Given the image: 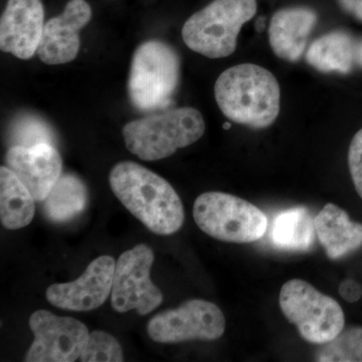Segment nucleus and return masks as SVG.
I'll list each match as a JSON object with an SVG mask.
<instances>
[{"label":"nucleus","mask_w":362,"mask_h":362,"mask_svg":"<svg viewBox=\"0 0 362 362\" xmlns=\"http://www.w3.org/2000/svg\"><path fill=\"white\" fill-rule=\"evenodd\" d=\"M45 26L42 0H8L0 21L1 51L21 59H32Z\"/></svg>","instance_id":"ddd939ff"},{"label":"nucleus","mask_w":362,"mask_h":362,"mask_svg":"<svg viewBox=\"0 0 362 362\" xmlns=\"http://www.w3.org/2000/svg\"><path fill=\"white\" fill-rule=\"evenodd\" d=\"M195 223L214 239L250 244L268 230L266 214L251 202L225 192H209L195 199Z\"/></svg>","instance_id":"423d86ee"},{"label":"nucleus","mask_w":362,"mask_h":362,"mask_svg":"<svg viewBox=\"0 0 362 362\" xmlns=\"http://www.w3.org/2000/svg\"><path fill=\"white\" fill-rule=\"evenodd\" d=\"M319 362H362V327L343 329L329 342L316 350Z\"/></svg>","instance_id":"4be33fe9"},{"label":"nucleus","mask_w":362,"mask_h":362,"mask_svg":"<svg viewBox=\"0 0 362 362\" xmlns=\"http://www.w3.org/2000/svg\"><path fill=\"white\" fill-rule=\"evenodd\" d=\"M357 64L362 68V42L358 45V49H357Z\"/></svg>","instance_id":"bb28decb"},{"label":"nucleus","mask_w":362,"mask_h":362,"mask_svg":"<svg viewBox=\"0 0 362 362\" xmlns=\"http://www.w3.org/2000/svg\"><path fill=\"white\" fill-rule=\"evenodd\" d=\"M92 18V9L85 0H70L63 13L45 23L37 54L47 65H63L77 58L80 32Z\"/></svg>","instance_id":"f8f14e48"},{"label":"nucleus","mask_w":362,"mask_h":362,"mask_svg":"<svg viewBox=\"0 0 362 362\" xmlns=\"http://www.w3.org/2000/svg\"><path fill=\"white\" fill-rule=\"evenodd\" d=\"M180 81V59L171 45L150 40L136 49L131 62L128 95L134 108L153 112L168 108Z\"/></svg>","instance_id":"20e7f679"},{"label":"nucleus","mask_w":362,"mask_h":362,"mask_svg":"<svg viewBox=\"0 0 362 362\" xmlns=\"http://www.w3.org/2000/svg\"><path fill=\"white\" fill-rule=\"evenodd\" d=\"M225 330L226 318L220 307L201 299L160 312L150 319L147 326L150 338L158 343L213 341L223 337Z\"/></svg>","instance_id":"1a4fd4ad"},{"label":"nucleus","mask_w":362,"mask_h":362,"mask_svg":"<svg viewBox=\"0 0 362 362\" xmlns=\"http://www.w3.org/2000/svg\"><path fill=\"white\" fill-rule=\"evenodd\" d=\"M6 166L28 187L33 199L44 202L62 175L63 161L52 144L32 147L13 146L6 156Z\"/></svg>","instance_id":"4468645a"},{"label":"nucleus","mask_w":362,"mask_h":362,"mask_svg":"<svg viewBox=\"0 0 362 362\" xmlns=\"http://www.w3.org/2000/svg\"><path fill=\"white\" fill-rule=\"evenodd\" d=\"M256 13V0H214L185 21L183 42L206 58H226L235 51L243 25Z\"/></svg>","instance_id":"39448f33"},{"label":"nucleus","mask_w":362,"mask_h":362,"mask_svg":"<svg viewBox=\"0 0 362 362\" xmlns=\"http://www.w3.org/2000/svg\"><path fill=\"white\" fill-rule=\"evenodd\" d=\"M115 266V259L112 257H99L90 262L77 280L49 286L45 297L54 307L66 310H95L111 295Z\"/></svg>","instance_id":"9b49d317"},{"label":"nucleus","mask_w":362,"mask_h":362,"mask_svg":"<svg viewBox=\"0 0 362 362\" xmlns=\"http://www.w3.org/2000/svg\"><path fill=\"white\" fill-rule=\"evenodd\" d=\"M35 335L25 361L73 362L80 358L89 338L87 326L73 317H59L47 310L35 311L30 318Z\"/></svg>","instance_id":"9d476101"},{"label":"nucleus","mask_w":362,"mask_h":362,"mask_svg":"<svg viewBox=\"0 0 362 362\" xmlns=\"http://www.w3.org/2000/svg\"><path fill=\"white\" fill-rule=\"evenodd\" d=\"M109 181L117 199L151 232L173 235L185 221L180 195L168 180L132 161L112 168Z\"/></svg>","instance_id":"f257e3e1"},{"label":"nucleus","mask_w":362,"mask_h":362,"mask_svg":"<svg viewBox=\"0 0 362 362\" xmlns=\"http://www.w3.org/2000/svg\"><path fill=\"white\" fill-rule=\"evenodd\" d=\"M316 23L317 14L308 7L278 11L269 26V40L276 56L288 62L299 61Z\"/></svg>","instance_id":"2eb2a0df"},{"label":"nucleus","mask_w":362,"mask_h":362,"mask_svg":"<svg viewBox=\"0 0 362 362\" xmlns=\"http://www.w3.org/2000/svg\"><path fill=\"white\" fill-rule=\"evenodd\" d=\"M11 147H32L35 145L57 143V135L44 119L33 114H23L14 119L8 132Z\"/></svg>","instance_id":"412c9836"},{"label":"nucleus","mask_w":362,"mask_h":362,"mask_svg":"<svg viewBox=\"0 0 362 362\" xmlns=\"http://www.w3.org/2000/svg\"><path fill=\"white\" fill-rule=\"evenodd\" d=\"M314 221L317 239L330 259L345 258L362 247V223L350 220L337 204H326Z\"/></svg>","instance_id":"dca6fc26"},{"label":"nucleus","mask_w":362,"mask_h":362,"mask_svg":"<svg viewBox=\"0 0 362 362\" xmlns=\"http://www.w3.org/2000/svg\"><path fill=\"white\" fill-rule=\"evenodd\" d=\"M349 166L354 187L362 199V129L354 135L350 143Z\"/></svg>","instance_id":"b1692460"},{"label":"nucleus","mask_w":362,"mask_h":362,"mask_svg":"<svg viewBox=\"0 0 362 362\" xmlns=\"http://www.w3.org/2000/svg\"><path fill=\"white\" fill-rule=\"evenodd\" d=\"M314 221L315 218L305 207H293L282 211L272 223V243L285 251H310L317 237Z\"/></svg>","instance_id":"a211bd4d"},{"label":"nucleus","mask_w":362,"mask_h":362,"mask_svg":"<svg viewBox=\"0 0 362 362\" xmlns=\"http://www.w3.org/2000/svg\"><path fill=\"white\" fill-rule=\"evenodd\" d=\"M153 262V251L144 244L137 245L119 257L111 291L114 310L119 313L136 310L143 316L162 303L163 294L150 278Z\"/></svg>","instance_id":"6e6552de"},{"label":"nucleus","mask_w":362,"mask_h":362,"mask_svg":"<svg viewBox=\"0 0 362 362\" xmlns=\"http://www.w3.org/2000/svg\"><path fill=\"white\" fill-rule=\"evenodd\" d=\"M80 361L83 362H121L124 361L122 347L115 337L104 331L90 333Z\"/></svg>","instance_id":"5701e85b"},{"label":"nucleus","mask_w":362,"mask_h":362,"mask_svg":"<svg viewBox=\"0 0 362 362\" xmlns=\"http://www.w3.org/2000/svg\"><path fill=\"white\" fill-rule=\"evenodd\" d=\"M221 111L233 122L263 129L280 113V86L275 76L258 65L242 64L223 71L214 85Z\"/></svg>","instance_id":"f03ea898"},{"label":"nucleus","mask_w":362,"mask_h":362,"mask_svg":"<svg viewBox=\"0 0 362 362\" xmlns=\"http://www.w3.org/2000/svg\"><path fill=\"white\" fill-rule=\"evenodd\" d=\"M204 131L201 112L183 107L131 121L123 128V137L131 153L156 161L199 141Z\"/></svg>","instance_id":"7ed1b4c3"},{"label":"nucleus","mask_w":362,"mask_h":362,"mask_svg":"<svg viewBox=\"0 0 362 362\" xmlns=\"http://www.w3.org/2000/svg\"><path fill=\"white\" fill-rule=\"evenodd\" d=\"M354 11L357 18L362 20V0H358V1L356 2V6L354 7Z\"/></svg>","instance_id":"a878e982"},{"label":"nucleus","mask_w":362,"mask_h":362,"mask_svg":"<svg viewBox=\"0 0 362 362\" xmlns=\"http://www.w3.org/2000/svg\"><path fill=\"white\" fill-rule=\"evenodd\" d=\"M357 49L358 45L349 33L337 30L314 40L306 52V61L322 73L347 74L357 63Z\"/></svg>","instance_id":"f3484780"},{"label":"nucleus","mask_w":362,"mask_h":362,"mask_svg":"<svg viewBox=\"0 0 362 362\" xmlns=\"http://www.w3.org/2000/svg\"><path fill=\"white\" fill-rule=\"evenodd\" d=\"M88 189L71 173L62 175L44 201L45 216L52 223H68L80 216L88 204Z\"/></svg>","instance_id":"aec40b11"},{"label":"nucleus","mask_w":362,"mask_h":362,"mask_svg":"<svg viewBox=\"0 0 362 362\" xmlns=\"http://www.w3.org/2000/svg\"><path fill=\"white\" fill-rule=\"evenodd\" d=\"M223 127H225V128H230V124H226V125L223 126Z\"/></svg>","instance_id":"cd10ccee"},{"label":"nucleus","mask_w":362,"mask_h":362,"mask_svg":"<svg viewBox=\"0 0 362 362\" xmlns=\"http://www.w3.org/2000/svg\"><path fill=\"white\" fill-rule=\"evenodd\" d=\"M279 304L300 337L312 344L329 342L344 329V312L337 300L301 279H292L283 285Z\"/></svg>","instance_id":"0eeeda50"},{"label":"nucleus","mask_w":362,"mask_h":362,"mask_svg":"<svg viewBox=\"0 0 362 362\" xmlns=\"http://www.w3.org/2000/svg\"><path fill=\"white\" fill-rule=\"evenodd\" d=\"M33 194L7 166L0 168V218L7 230H18L32 223L35 216Z\"/></svg>","instance_id":"6ab92c4d"},{"label":"nucleus","mask_w":362,"mask_h":362,"mask_svg":"<svg viewBox=\"0 0 362 362\" xmlns=\"http://www.w3.org/2000/svg\"><path fill=\"white\" fill-rule=\"evenodd\" d=\"M339 294L346 302L356 303L362 297V287L352 279H346L339 286Z\"/></svg>","instance_id":"393cba45"}]
</instances>
